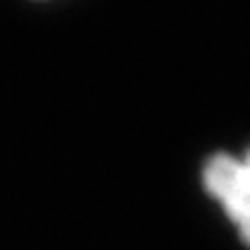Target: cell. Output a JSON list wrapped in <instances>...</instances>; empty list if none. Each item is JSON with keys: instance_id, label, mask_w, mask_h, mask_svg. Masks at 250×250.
Here are the masks:
<instances>
[{"instance_id": "1", "label": "cell", "mask_w": 250, "mask_h": 250, "mask_svg": "<svg viewBox=\"0 0 250 250\" xmlns=\"http://www.w3.org/2000/svg\"><path fill=\"white\" fill-rule=\"evenodd\" d=\"M202 185L221 204L243 243L250 246V148L243 156H211L202 170Z\"/></svg>"}]
</instances>
